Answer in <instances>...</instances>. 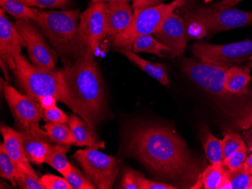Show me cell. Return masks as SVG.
<instances>
[{"mask_svg":"<svg viewBox=\"0 0 252 189\" xmlns=\"http://www.w3.org/2000/svg\"><path fill=\"white\" fill-rule=\"evenodd\" d=\"M94 54L93 50L86 49L75 61H66L62 70L70 109L95 130L105 116L106 102L104 84Z\"/></svg>","mask_w":252,"mask_h":189,"instance_id":"cell-2","label":"cell"},{"mask_svg":"<svg viewBox=\"0 0 252 189\" xmlns=\"http://www.w3.org/2000/svg\"><path fill=\"white\" fill-rule=\"evenodd\" d=\"M233 65L216 63L196 58L183 57L181 70L189 80L205 92L222 103L236 102L238 96L228 92L225 88L226 72Z\"/></svg>","mask_w":252,"mask_h":189,"instance_id":"cell-6","label":"cell"},{"mask_svg":"<svg viewBox=\"0 0 252 189\" xmlns=\"http://www.w3.org/2000/svg\"><path fill=\"white\" fill-rule=\"evenodd\" d=\"M244 140L246 141L249 151L252 152V128L244 134Z\"/></svg>","mask_w":252,"mask_h":189,"instance_id":"cell-42","label":"cell"},{"mask_svg":"<svg viewBox=\"0 0 252 189\" xmlns=\"http://www.w3.org/2000/svg\"><path fill=\"white\" fill-rule=\"evenodd\" d=\"M24 47H27L25 39L5 16L3 10L0 9V60L15 71V57L21 54Z\"/></svg>","mask_w":252,"mask_h":189,"instance_id":"cell-14","label":"cell"},{"mask_svg":"<svg viewBox=\"0 0 252 189\" xmlns=\"http://www.w3.org/2000/svg\"><path fill=\"white\" fill-rule=\"evenodd\" d=\"M44 118L46 122L52 123L68 124L69 117L59 107H54L50 109L44 110Z\"/></svg>","mask_w":252,"mask_h":189,"instance_id":"cell-36","label":"cell"},{"mask_svg":"<svg viewBox=\"0 0 252 189\" xmlns=\"http://www.w3.org/2000/svg\"><path fill=\"white\" fill-rule=\"evenodd\" d=\"M39 104L41 107L44 110L50 109V108H54L56 107L57 100L53 96L48 95L43 96V97H39Z\"/></svg>","mask_w":252,"mask_h":189,"instance_id":"cell-39","label":"cell"},{"mask_svg":"<svg viewBox=\"0 0 252 189\" xmlns=\"http://www.w3.org/2000/svg\"><path fill=\"white\" fill-rule=\"evenodd\" d=\"M2 85L5 100L19 131H28L39 125L41 118H44V109L39 103L27 94H21L6 83L2 84Z\"/></svg>","mask_w":252,"mask_h":189,"instance_id":"cell-11","label":"cell"},{"mask_svg":"<svg viewBox=\"0 0 252 189\" xmlns=\"http://www.w3.org/2000/svg\"><path fill=\"white\" fill-rule=\"evenodd\" d=\"M179 2V8L183 12H187L196 6L197 0H178Z\"/></svg>","mask_w":252,"mask_h":189,"instance_id":"cell-41","label":"cell"},{"mask_svg":"<svg viewBox=\"0 0 252 189\" xmlns=\"http://www.w3.org/2000/svg\"><path fill=\"white\" fill-rule=\"evenodd\" d=\"M138 185L140 189H177L176 186L165 184V183H158V182L152 181L147 180L144 178V175L140 176L138 180Z\"/></svg>","mask_w":252,"mask_h":189,"instance_id":"cell-37","label":"cell"},{"mask_svg":"<svg viewBox=\"0 0 252 189\" xmlns=\"http://www.w3.org/2000/svg\"><path fill=\"white\" fill-rule=\"evenodd\" d=\"M248 151L249 150L246 147V145L245 142H243L241 146L234 153L232 154L230 157L223 161V164L224 168L226 170H233L243 164L247 158Z\"/></svg>","mask_w":252,"mask_h":189,"instance_id":"cell-32","label":"cell"},{"mask_svg":"<svg viewBox=\"0 0 252 189\" xmlns=\"http://www.w3.org/2000/svg\"><path fill=\"white\" fill-rule=\"evenodd\" d=\"M194 57L216 63L252 67V41L244 40L226 45L198 42L191 46Z\"/></svg>","mask_w":252,"mask_h":189,"instance_id":"cell-9","label":"cell"},{"mask_svg":"<svg viewBox=\"0 0 252 189\" xmlns=\"http://www.w3.org/2000/svg\"><path fill=\"white\" fill-rule=\"evenodd\" d=\"M248 170L250 173L251 176H252V154L249 155V157L246 158V162H245Z\"/></svg>","mask_w":252,"mask_h":189,"instance_id":"cell-44","label":"cell"},{"mask_svg":"<svg viewBox=\"0 0 252 189\" xmlns=\"http://www.w3.org/2000/svg\"><path fill=\"white\" fill-rule=\"evenodd\" d=\"M43 129L47 132L52 142L68 147L74 145V137L70 126H67L66 124L47 122L44 125Z\"/></svg>","mask_w":252,"mask_h":189,"instance_id":"cell-24","label":"cell"},{"mask_svg":"<svg viewBox=\"0 0 252 189\" xmlns=\"http://www.w3.org/2000/svg\"><path fill=\"white\" fill-rule=\"evenodd\" d=\"M139 172L131 168H126L123 171L121 181V189H140L138 185L139 177L142 176Z\"/></svg>","mask_w":252,"mask_h":189,"instance_id":"cell-35","label":"cell"},{"mask_svg":"<svg viewBox=\"0 0 252 189\" xmlns=\"http://www.w3.org/2000/svg\"><path fill=\"white\" fill-rule=\"evenodd\" d=\"M79 9L38 12L32 20L47 37L49 43L65 61L75 60L86 49L80 32Z\"/></svg>","mask_w":252,"mask_h":189,"instance_id":"cell-3","label":"cell"},{"mask_svg":"<svg viewBox=\"0 0 252 189\" xmlns=\"http://www.w3.org/2000/svg\"><path fill=\"white\" fill-rule=\"evenodd\" d=\"M169 49L162 42L157 40L152 35L141 36L135 39L132 46V52L135 54H153L160 58L165 57L164 53L168 52Z\"/></svg>","mask_w":252,"mask_h":189,"instance_id":"cell-23","label":"cell"},{"mask_svg":"<svg viewBox=\"0 0 252 189\" xmlns=\"http://www.w3.org/2000/svg\"><path fill=\"white\" fill-rule=\"evenodd\" d=\"M201 138H202V143H203L205 155H206V157L211 164L223 163V154L222 140L215 137L206 126L202 128Z\"/></svg>","mask_w":252,"mask_h":189,"instance_id":"cell-22","label":"cell"},{"mask_svg":"<svg viewBox=\"0 0 252 189\" xmlns=\"http://www.w3.org/2000/svg\"><path fill=\"white\" fill-rule=\"evenodd\" d=\"M133 9H139V8H150V7L157 6L162 5L163 0H132Z\"/></svg>","mask_w":252,"mask_h":189,"instance_id":"cell-38","label":"cell"},{"mask_svg":"<svg viewBox=\"0 0 252 189\" xmlns=\"http://www.w3.org/2000/svg\"><path fill=\"white\" fill-rule=\"evenodd\" d=\"M105 6L104 2H90L86 11L80 15V32L86 47L95 52L106 34Z\"/></svg>","mask_w":252,"mask_h":189,"instance_id":"cell-13","label":"cell"},{"mask_svg":"<svg viewBox=\"0 0 252 189\" xmlns=\"http://www.w3.org/2000/svg\"><path fill=\"white\" fill-rule=\"evenodd\" d=\"M132 0H92V3H95V2H104V3H110V2H128Z\"/></svg>","mask_w":252,"mask_h":189,"instance_id":"cell-43","label":"cell"},{"mask_svg":"<svg viewBox=\"0 0 252 189\" xmlns=\"http://www.w3.org/2000/svg\"><path fill=\"white\" fill-rule=\"evenodd\" d=\"M16 174L17 166L15 162L5 150L3 143L0 144V176L5 180H9L12 186L16 187Z\"/></svg>","mask_w":252,"mask_h":189,"instance_id":"cell-29","label":"cell"},{"mask_svg":"<svg viewBox=\"0 0 252 189\" xmlns=\"http://www.w3.org/2000/svg\"><path fill=\"white\" fill-rule=\"evenodd\" d=\"M14 25L26 42L31 63L44 70L56 69L59 54L45 41L43 32L34 25L33 21L16 20Z\"/></svg>","mask_w":252,"mask_h":189,"instance_id":"cell-10","label":"cell"},{"mask_svg":"<svg viewBox=\"0 0 252 189\" xmlns=\"http://www.w3.org/2000/svg\"><path fill=\"white\" fill-rule=\"evenodd\" d=\"M73 158L82 166L85 176L95 189L113 188L120 170V164L115 158L93 147L76 151Z\"/></svg>","mask_w":252,"mask_h":189,"instance_id":"cell-8","label":"cell"},{"mask_svg":"<svg viewBox=\"0 0 252 189\" xmlns=\"http://www.w3.org/2000/svg\"><path fill=\"white\" fill-rule=\"evenodd\" d=\"M67 183L71 186L72 189H94V185L91 183L86 176L82 174L79 169L73 166L70 173L65 176Z\"/></svg>","mask_w":252,"mask_h":189,"instance_id":"cell-31","label":"cell"},{"mask_svg":"<svg viewBox=\"0 0 252 189\" xmlns=\"http://www.w3.org/2000/svg\"><path fill=\"white\" fill-rule=\"evenodd\" d=\"M178 8L179 2L178 0H173L169 4L134 10L129 26L120 34L111 38L112 45L119 52L131 50L136 39L141 36L154 34L167 16Z\"/></svg>","mask_w":252,"mask_h":189,"instance_id":"cell-7","label":"cell"},{"mask_svg":"<svg viewBox=\"0 0 252 189\" xmlns=\"http://www.w3.org/2000/svg\"><path fill=\"white\" fill-rule=\"evenodd\" d=\"M17 186L22 189H45L31 166H17Z\"/></svg>","mask_w":252,"mask_h":189,"instance_id":"cell-26","label":"cell"},{"mask_svg":"<svg viewBox=\"0 0 252 189\" xmlns=\"http://www.w3.org/2000/svg\"><path fill=\"white\" fill-rule=\"evenodd\" d=\"M14 73L18 84L28 97L38 101L43 96H53L57 101L70 108V99L62 69L44 70L34 66L25 56L18 54L15 57Z\"/></svg>","mask_w":252,"mask_h":189,"instance_id":"cell-4","label":"cell"},{"mask_svg":"<svg viewBox=\"0 0 252 189\" xmlns=\"http://www.w3.org/2000/svg\"><path fill=\"white\" fill-rule=\"evenodd\" d=\"M68 125L74 137V146L104 149V142L99 139L94 129L91 128L84 120L81 119L76 114L69 117Z\"/></svg>","mask_w":252,"mask_h":189,"instance_id":"cell-17","label":"cell"},{"mask_svg":"<svg viewBox=\"0 0 252 189\" xmlns=\"http://www.w3.org/2000/svg\"><path fill=\"white\" fill-rule=\"evenodd\" d=\"M154 35L157 40L169 49L164 53L165 57L175 59L185 53L189 39L188 29L184 18L175 12L167 16Z\"/></svg>","mask_w":252,"mask_h":189,"instance_id":"cell-12","label":"cell"},{"mask_svg":"<svg viewBox=\"0 0 252 189\" xmlns=\"http://www.w3.org/2000/svg\"><path fill=\"white\" fill-rule=\"evenodd\" d=\"M252 80L250 67L234 65L226 72L225 88L230 94L246 96L249 93V85Z\"/></svg>","mask_w":252,"mask_h":189,"instance_id":"cell-19","label":"cell"},{"mask_svg":"<svg viewBox=\"0 0 252 189\" xmlns=\"http://www.w3.org/2000/svg\"><path fill=\"white\" fill-rule=\"evenodd\" d=\"M1 9L16 20H32L39 12L37 8L28 6L18 0H0Z\"/></svg>","mask_w":252,"mask_h":189,"instance_id":"cell-25","label":"cell"},{"mask_svg":"<svg viewBox=\"0 0 252 189\" xmlns=\"http://www.w3.org/2000/svg\"><path fill=\"white\" fill-rule=\"evenodd\" d=\"M189 38L201 39L206 35L252 26V12L236 8L218 9L212 5H199L185 12Z\"/></svg>","mask_w":252,"mask_h":189,"instance_id":"cell-5","label":"cell"},{"mask_svg":"<svg viewBox=\"0 0 252 189\" xmlns=\"http://www.w3.org/2000/svg\"><path fill=\"white\" fill-rule=\"evenodd\" d=\"M129 152L157 175L182 182L195 179L196 163L176 133L158 125L132 128L127 144Z\"/></svg>","mask_w":252,"mask_h":189,"instance_id":"cell-1","label":"cell"},{"mask_svg":"<svg viewBox=\"0 0 252 189\" xmlns=\"http://www.w3.org/2000/svg\"><path fill=\"white\" fill-rule=\"evenodd\" d=\"M0 66H1V69H2V72H3V74L5 75V80L8 81L9 79H8V71H7V69H8V67H7L6 65H5L3 62L1 61V60H0Z\"/></svg>","mask_w":252,"mask_h":189,"instance_id":"cell-45","label":"cell"},{"mask_svg":"<svg viewBox=\"0 0 252 189\" xmlns=\"http://www.w3.org/2000/svg\"><path fill=\"white\" fill-rule=\"evenodd\" d=\"M45 189H72L64 177L62 178L52 174H45L39 178Z\"/></svg>","mask_w":252,"mask_h":189,"instance_id":"cell-34","label":"cell"},{"mask_svg":"<svg viewBox=\"0 0 252 189\" xmlns=\"http://www.w3.org/2000/svg\"><path fill=\"white\" fill-rule=\"evenodd\" d=\"M128 2L106 3V34L110 37L117 36L131 24L134 12Z\"/></svg>","mask_w":252,"mask_h":189,"instance_id":"cell-16","label":"cell"},{"mask_svg":"<svg viewBox=\"0 0 252 189\" xmlns=\"http://www.w3.org/2000/svg\"><path fill=\"white\" fill-rule=\"evenodd\" d=\"M31 7L40 8H66L72 5L73 0H18Z\"/></svg>","mask_w":252,"mask_h":189,"instance_id":"cell-33","label":"cell"},{"mask_svg":"<svg viewBox=\"0 0 252 189\" xmlns=\"http://www.w3.org/2000/svg\"><path fill=\"white\" fill-rule=\"evenodd\" d=\"M0 131L3 137L5 150L15 162L16 166H31L24 149L21 133L6 125H2Z\"/></svg>","mask_w":252,"mask_h":189,"instance_id":"cell-18","label":"cell"},{"mask_svg":"<svg viewBox=\"0 0 252 189\" xmlns=\"http://www.w3.org/2000/svg\"><path fill=\"white\" fill-rule=\"evenodd\" d=\"M225 176L223 163H214L208 166L201 175V180L206 189H219Z\"/></svg>","mask_w":252,"mask_h":189,"instance_id":"cell-27","label":"cell"},{"mask_svg":"<svg viewBox=\"0 0 252 189\" xmlns=\"http://www.w3.org/2000/svg\"><path fill=\"white\" fill-rule=\"evenodd\" d=\"M243 1V0H222L220 2H216V3L212 4L211 5L218 9H227V8H233L235 5Z\"/></svg>","mask_w":252,"mask_h":189,"instance_id":"cell-40","label":"cell"},{"mask_svg":"<svg viewBox=\"0 0 252 189\" xmlns=\"http://www.w3.org/2000/svg\"><path fill=\"white\" fill-rule=\"evenodd\" d=\"M120 52L125 55L130 62L134 63L137 67H139L144 73L155 79L160 84L165 86L169 84V77L165 65L144 60L131 50H121Z\"/></svg>","mask_w":252,"mask_h":189,"instance_id":"cell-20","label":"cell"},{"mask_svg":"<svg viewBox=\"0 0 252 189\" xmlns=\"http://www.w3.org/2000/svg\"><path fill=\"white\" fill-rule=\"evenodd\" d=\"M69 150L68 146L57 144L51 146L45 157V163L50 165L63 177L67 176L72 170L73 165L70 164L66 159V152Z\"/></svg>","mask_w":252,"mask_h":189,"instance_id":"cell-21","label":"cell"},{"mask_svg":"<svg viewBox=\"0 0 252 189\" xmlns=\"http://www.w3.org/2000/svg\"><path fill=\"white\" fill-rule=\"evenodd\" d=\"M225 174L231 184V189H249L251 176L246 163L233 170H226Z\"/></svg>","mask_w":252,"mask_h":189,"instance_id":"cell-28","label":"cell"},{"mask_svg":"<svg viewBox=\"0 0 252 189\" xmlns=\"http://www.w3.org/2000/svg\"><path fill=\"white\" fill-rule=\"evenodd\" d=\"M27 158L31 163L42 164L52 146L47 132L39 127L34 126L28 131H20Z\"/></svg>","mask_w":252,"mask_h":189,"instance_id":"cell-15","label":"cell"},{"mask_svg":"<svg viewBox=\"0 0 252 189\" xmlns=\"http://www.w3.org/2000/svg\"><path fill=\"white\" fill-rule=\"evenodd\" d=\"M244 142L241 136L236 133L228 131L225 134L222 139L223 145V161L230 157L232 154L234 153Z\"/></svg>","mask_w":252,"mask_h":189,"instance_id":"cell-30","label":"cell"},{"mask_svg":"<svg viewBox=\"0 0 252 189\" xmlns=\"http://www.w3.org/2000/svg\"><path fill=\"white\" fill-rule=\"evenodd\" d=\"M249 189H252V176L251 177L250 184H249Z\"/></svg>","mask_w":252,"mask_h":189,"instance_id":"cell-46","label":"cell"}]
</instances>
